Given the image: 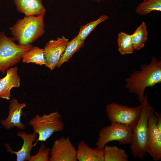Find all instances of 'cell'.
<instances>
[{"instance_id":"obj_1","label":"cell","mask_w":161,"mask_h":161,"mask_svg":"<svg viewBox=\"0 0 161 161\" xmlns=\"http://www.w3.org/2000/svg\"><path fill=\"white\" fill-rule=\"evenodd\" d=\"M125 87L131 94H136L141 103L147 87H153L161 82V61L152 57L148 64H142L140 69L133 71L126 79Z\"/></svg>"},{"instance_id":"obj_2","label":"cell","mask_w":161,"mask_h":161,"mask_svg":"<svg viewBox=\"0 0 161 161\" xmlns=\"http://www.w3.org/2000/svg\"><path fill=\"white\" fill-rule=\"evenodd\" d=\"M45 14L25 16L10 28L13 38L19 45L25 46L31 44L44 34Z\"/></svg>"},{"instance_id":"obj_3","label":"cell","mask_w":161,"mask_h":161,"mask_svg":"<svg viewBox=\"0 0 161 161\" xmlns=\"http://www.w3.org/2000/svg\"><path fill=\"white\" fill-rule=\"evenodd\" d=\"M142 110L139 120L132 128L130 143L131 153L135 158L142 160L147 154L148 135V120L149 115L154 109L149 104L146 94L142 102Z\"/></svg>"},{"instance_id":"obj_4","label":"cell","mask_w":161,"mask_h":161,"mask_svg":"<svg viewBox=\"0 0 161 161\" xmlns=\"http://www.w3.org/2000/svg\"><path fill=\"white\" fill-rule=\"evenodd\" d=\"M13 37H8L4 32H0V72L3 74L7 70L19 63L24 54L32 45L17 44Z\"/></svg>"},{"instance_id":"obj_5","label":"cell","mask_w":161,"mask_h":161,"mask_svg":"<svg viewBox=\"0 0 161 161\" xmlns=\"http://www.w3.org/2000/svg\"><path fill=\"white\" fill-rule=\"evenodd\" d=\"M29 124L32 127L33 132L38 134L34 146L39 141H46L54 133L62 131L64 127L62 115L58 112L41 116L37 114L29 121Z\"/></svg>"},{"instance_id":"obj_6","label":"cell","mask_w":161,"mask_h":161,"mask_svg":"<svg viewBox=\"0 0 161 161\" xmlns=\"http://www.w3.org/2000/svg\"><path fill=\"white\" fill-rule=\"evenodd\" d=\"M142 110V104L135 107L118 104L114 102L107 105V118L111 123H117L132 128L137 123Z\"/></svg>"},{"instance_id":"obj_7","label":"cell","mask_w":161,"mask_h":161,"mask_svg":"<svg viewBox=\"0 0 161 161\" xmlns=\"http://www.w3.org/2000/svg\"><path fill=\"white\" fill-rule=\"evenodd\" d=\"M132 133L131 127L119 123H111L110 126L100 130L96 145L97 147L103 148L112 141H117L120 145L130 144Z\"/></svg>"},{"instance_id":"obj_8","label":"cell","mask_w":161,"mask_h":161,"mask_svg":"<svg viewBox=\"0 0 161 161\" xmlns=\"http://www.w3.org/2000/svg\"><path fill=\"white\" fill-rule=\"evenodd\" d=\"M155 112L152 110L148 118L147 153L154 160L158 161L161 158V131L157 126V117Z\"/></svg>"},{"instance_id":"obj_9","label":"cell","mask_w":161,"mask_h":161,"mask_svg":"<svg viewBox=\"0 0 161 161\" xmlns=\"http://www.w3.org/2000/svg\"><path fill=\"white\" fill-rule=\"evenodd\" d=\"M76 153L69 137L62 136L54 142L49 161H77Z\"/></svg>"},{"instance_id":"obj_10","label":"cell","mask_w":161,"mask_h":161,"mask_svg":"<svg viewBox=\"0 0 161 161\" xmlns=\"http://www.w3.org/2000/svg\"><path fill=\"white\" fill-rule=\"evenodd\" d=\"M68 42L69 39L63 35L46 43L44 50L46 67L52 70L57 66Z\"/></svg>"},{"instance_id":"obj_11","label":"cell","mask_w":161,"mask_h":161,"mask_svg":"<svg viewBox=\"0 0 161 161\" xmlns=\"http://www.w3.org/2000/svg\"><path fill=\"white\" fill-rule=\"evenodd\" d=\"M26 106L24 103H19L15 98L11 100L9 103L8 116L5 120H1V125L7 130H10L15 127L19 129L24 130L25 126L21 121V117L22 109Z\"/></svg>"},{"instance_id":"obj_12","label":"cell","mask_w":161,"mask_h":161,"mask_svg":"<svg viewBox=\"0 0 161 161\" xmlns=\"http://www.w3.org/2000/svg\"><path fill=\"white\" fill-rule=\"evenodd\" d=\"M18 70L17 66L12 67L6 70V75L0 79V98L10 100L11 89L20 87L21 80Z\"/></svg>"},{"instance_id":"obj_13","label":"cell","mask_w":161,"mask_h":161,"mask_svg":"<svg viewBox=\"0 0 161 161\" xmlns=\"http://www.w3.org/2000/svg\"><path fill=\"white\" fill-rule=\"evenodd\" d=\"M37 134L34 132L27 134L23 131L18 132L17 136L21 137L23 141L21 148L18 151H14L11 149L8 144H6L8 151L10 154L16 155L17 161H28L31 156V151L34 146L33 143L37 139Z\"/></svg>"},{"instance_id":"obj_14","label":"cell","mask_w":161,"mask_h":161,"mask_svg":"<svg viewBox=\"0 0 161 161\" xmlns=\"http://www.w3.org/2000/svg\"><path fill=\"white\" fill-rule=\"evenodd\" d=\"M104 148H93L83 140L77 146L76 159L78 161H104Z\"/></svg>"},{"instance_id":"obj_15","label":"cell","mask_w":161,"mask_h":161,"mask_svg":"<svg viewBox=\"0 0 161 161\" xmlns=\"http://www.w3.org/2000/svg\"><path fill=\"white\" fill-rule=\"evenodd\" d=\"M16 9L25 16H38L45 13L46 10L42 0H13Z\"/></svg>"},{"instance_id":"obj_16","label":"cell","mask_w":161,"mask_h":161,"mask_svg":"<svg viewBox=\"0 0 161 161\" xmlns=\"http://www.w3.org/2000/svg\"><path fill=\"white\" fill-rule=\"evenodd\" d=\"M148 32L145 22L143 21L131 35L132 44L134 50L143 48L148 38Z\"/></svg>"},{"instance_id":"obj_17","label":"cell","mask_w":161,"mask_h":161,"mask_svg":"<svg viewBox=\"0 0 161 161\" xmlns=\"http://www.w3.org/2000/svg\"><path fill=\"white\" fill-rule=\"evenodd\" d=\"M22 59L25 63H32L40 66L46 63L44 49L37 47H32L24 54Z\"/></svg>"},{"instance_id":"obj_18","label":"cell","mask_w":161,"mask_h":161,"mask_svg":"<svg viewBox=\"0 0 161 161\" xmlns=\"http://www.w3.org/2000/svg\"><path fill=\"white\" fill-rule=\"evenodd\" d=\"M84 43V41L80 39L77 36L69 41L59 60L57 67H59L63 63L68 62L74 54L83 47Z\"/></svg>"},{"instance_id":"obj_19","label":"cell","mask_w":161,"mask_h":161,"mask_svg":"<svg viewBox=\"0 0 161 161\" xmlns=\"http://www.w3.org/2000/svg\"><path fill=\"white\" fill-rule=\"evenodd\" d=\"M104 161H127L128 155L125 150L116 146L105 145Z\"/></svg>"},{"instance_id":"obj_20","label":"cell","mask_w":161,"mask_h":161,"mask_svg":"<svg viewBox=\"0 0 161 161\" xmlns=\"http://www.w3.org/2000/svg\"><path fill=\"white\" fill-rule=\"evenodd\" d=\"M117 44L118 51L122 55L131 54L134 50L131 35L122 32H119L117 35Z\"/></svg>"},{"instance_id":"obj_21","label":"cell","mask_w":161,"mask_h":161,"mask_svg":"<svg viewBox=\"0 0 161 161\" xmlns=\"http://www.w3.org/2000/svg\"><path fill=\"white\" fill-rule=\"evenodd\" d=\"M152 11H161V0H146L139 3L135 11L139 15L145 16Z\"/></svg>"},{"instance_id":"obj_22","label":"cell","mask_w":161,"mask_h":161,"mask_svg":"<svg viewBox=\"0 0 161 161\" xmlns=\"http://www.w3.org/2000/svg\"><path fill=\"white\" fill-rule=\"evenodd\" d=\"M108 18L106 15L100 16L97 20L88 23L81 26L79 32L77 36L80 39L84 41L87 37L97 26L100 23L105 21Z\"/></svg>"},{"instance_id":"obj_23","label":"cell","mask_w":161,"mask_h":161,"mask_svg":"<svg viewBox=\"0 0 161 161\" xmlns=\"http://www.w3.org/2000/svg\"><path fill=\"white\" fill-rule=\"evenodd\" d=\"M50 150L43 143H41L38 153L31 156L28 161H49Z\"/></svg>"},{"instance_id":"obj_24","label":"cell","mask_w":161,"mask_h":161,"mask_svg":"<svg viewBox=\"0 0 161 161\" xmlns=\"http://www.w3.org/2000/svg\"><path fill=\"white\" fill-rule=\"evenodd\" d=\"M93 1H94L96 2H97L99 3L100 2L103 1L104 0H90Z\"/></svg>"},{"instance_id":"obj_25","label":"cell","mask_w":161,"mask_h":161,"mask_svg":"<svg viewBox=\"0 0 161 161\" xmlns=\"http://www.w3.org/2000/svg\"><path fill=\"white\" fill-rule=\"evenodd\" d=\"M145 0H143V1H145Z\"/></svg>"}]
</instances>
